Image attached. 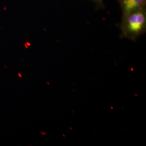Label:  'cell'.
<instances>
[{"mask_svg":"<svg viewBox=\"0 0 146 146\" xmlns=\"http://www.w3.org/2000/svg\"><path fill=\"white\" fill-rule=\"evenodd\" d=\"M121 37L136 40L146 31V7L133 11L122 17L120 25Z\"/></svg>","mask_w":146,"mask_h":146,"instance_id":"cell-1","label":"cell"},{"mask_svg":"<svg viewBox=\"0 0 146 146\" xmlns=\"http://www.w3.org/2000/svg\"><path fill=\"white\" fill-rule=\"evenodd\" d=\"M118 1L122 11V17L146 6V0H118Z\"/></svg>","mask_w":146,"mask_h":146,"instance_id":"cell-2","label":"cell"},{"mask_svg":"<svg viewBox=\"0 0 146 146\" xmlns=\"http://www.w3.org/2000/svg\"><path fill=\"white\" fill-rule=\"evenodd\" d=\"M92 1L94 2L98 8H101V9L104 8V5L102 0H92Z\"/></svg>","mask_w":146,"mask_h":146,"instance_id":"cell-3","label":"cell"}]
</instances>
